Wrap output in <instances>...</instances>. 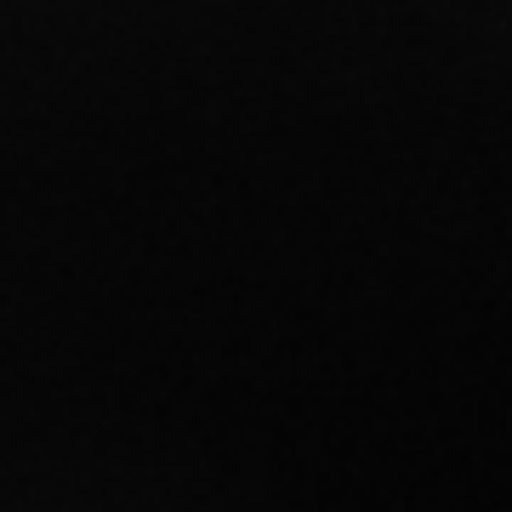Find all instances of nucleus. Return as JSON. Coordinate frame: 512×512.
<instances>
[]
</instances>
